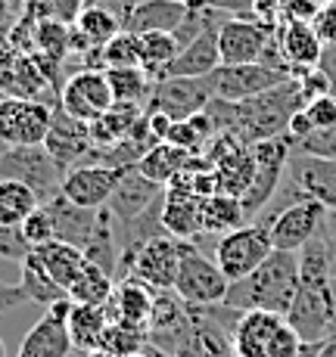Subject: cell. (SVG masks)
Returning <instances> with one entry per match:
<instances>
[{"label": "cell", "instance_id": "obj_1", "mask_svg": "<svg viewBox=\"0 0 336 357\" xmlns=\"http://www.w3.org/2000/svg\"><path fill=\"white\" fill-rule=\"evenodd\" d=\"M299 286H302V280H299V255L296 252L274 249L249 277L231 283L224 305L237 307V311L286 314L293 298H296Z\"/></svg>", "mask_w": 336, "mask_h": 357}, {"label": "cell", "instance_id": "obj_2", "mask_svg": "<svg viewBox=\"0 0 336 357\" xmlns=\"http://www.w3.org/2000/svg\"><path fill=\"white\" fill-rule=\"evenodd\" d=\"M302 345L286 314L277 311H243L234 326L237 357H299Z\"/></svg>", "mask_w": 336, "mask_h": 357}, {"label": "cell", "instance_id": "obj_3", "mask_svg": "<svg viewBox=\"0 0 336 357\" xmlns=\"http://www.w3.org/2000/svg\"><path fill=\"white\" fill-rule=\"evenodd\" d=\"M193 249V243L187 239H175V236H156L147 239L143 245H122V277H137L140 283H147L149 289L166 292L175 286L177 267H181L184 255Z\"/></svg>", "mask_w": 336, "mask_h": 357}, {"label": "cell", "instance_id": "obj_4", "mask_svg": "<svg viewBox=\"0 0 336 357\" xmlns=\"http://www.w3.org/2000/svg\"><path fill=\"white\" fill-rule=\"evenodd\" d=\"M66 171L41 146H3L0 149V181H19L38 193L41 202H50L63 190Z\"/></svg>", "mask_w": 336, "mask_h": 357}, {"label": "cell", "instance_id": "obj_5", "mask_svg": "<svg viewBox=\"0 0 336 357\" xmlns=\"http://www.w3.org/2000/svg\"><path fill=\"white\" fill-rule=\"evenodd\" d=\"M327 218H330V208H327V205H321L318 199H312V196H302V199H293V202L284 205L277 215H271L268 221H258V224L268 227L274 249L299 252L308 239L318 236L321 227L327 224Z\"/></svg>", "mask_w": 336, "mask_h": 357}, {"label": "cell", "instance_id": "obj_6", "mask_svg": "<svg viewBox=\"0 0 336 357\" xmlns=\"http://www.w3.org/2000/svg\"><path fill=\"white\" fill-rule=\"evenodd\" d=\"M274 252L271 233L265 224H243V227L224 233L215 245V264L224 271V277L234 283L243 280Z\"/></svg>", "mask_w": 336, "mask_h": 357}, {"label": "cell", "instance_id": "obj_7", "mask_svg": "<svg viewBox=\"0 0 336 357\" xmlns=\"http://www.w3.org/2000/svg\"><path fill=\"white\" fill-rule=\"evenodd\" d=\"M50 102L25 97H0V143L3 146H41L53 121Z\"/></svg>", "mask_w": 336, "mask_h": 357}, {"label": "cell", "instance_id": "obj_8", "mask_svg": "<svg viewBox=\"0 0 336 357\" xmlns=\"http://www.w3.org/2000/svg\"><path fill=\"white\" fill-rule=\"evenodd\" d=\"M290 326L299 333L305 345H321L336 333V307L330 298V283L327 286H299L290 311H286Z\"/></svg>", "mask_w": 336, "mask_h": 357}, {"label": "cell", "instance_id": "obj_9", "mask_svg": "<svg viewBox=\"0 0 336 357\" xmlns=\"http://www.w3.org/2000/svg\"><path fill=\"white\" fill-rule=\"evenodd\" d=\"M171 289L177 292L181 301H187V305H221V301L228 298L231 280L224 277V271L212 258L190 249L187 255H184L181 267H177V277H175Z\"/></svg>", "mask_w": 336, "mask_h": 357}, {"label": "cell", "instance_id": "obj_10", "mask_svg": "<svg viewBox=\"0 0 336 357\" xmlns=\"http://www.w3.org/2000/svg\"><path fill=\"white\" fill-rule=\"evenodd\" d=\"M271 40H274V29L258 22L256 16H234V19L218 22V53H221V66L258 63Z\"/></svg>", "mask_w": 336, "mask_h": 357}, {"label": "cell", "instance_id": "obj_11", "mask_svg": "<svg viewBox=\"0 0 336 357\" xmlns=\"http://www.w3.org/2000/svg\"><path fill=\"white\" fill-rule=\"evenodd\" d=\"M290 75L268 68L265 63H240V66H218L209 75L212 81V97L215 100H228V102H243L252 100L258 93L277 87L280 81H286Z\"/></svg>", "mask_w": 336, "mask_h": 357}, {"label": "cell", "instance_id": "obj_12", "mask_svg": "<svg viewBox=\"0 0 336 357\" xmlns=\"http://www.w3.org/2000/svg\"><path fill=\"white\" fill-rule=\"evenodd\" d=\"M112 87L106 81V72H100V68H81L59 87V106L87 125L97 121L106 109H112Z\"/></svg>", "mask_w": 336, "mask_h": 357}, {"label": "cell", "instance_id": "obj_13", "mask_svg": "<svg viewBox=\"0 0 336 357\" xmlns=\"http://www.w3.org/2000/svg\"><path fill=\"white\" fill-rule=\"evenodd\" d=\"M212 102L209 78H159L149 93L147 112H166L168 119L181 121L203 112Z\"/></svg>", "mask_w": 336, "mask_h": 357}, {"label": "cell", "instance_id": "obj_14", "mask_svg": "<svg viewBox=\"0 0 336 357\" xmlns=\"http://www.w3.org/2000/svg\"><path fill=\"white\" fill-rule=\"evenodd\" d=\"M97 146L91 137V125L75 115H68L63 106L53 109V121H50V130H47V140H44V149L50 153V159L59 165L63 171L68 168H78L81 162L91 155V149Z\"/></svg>", "mask_w": 336, "mask_h": 357}, {"label": "cell", "instance_id": "obj_15", "mask_svg": "<svg viewBox=\"0 0 336 357\" xmlns=\"http://www.w3.org/2000/svg\"><path fill=\"white\" fill-rule=\"evenodd\" d=\"M162 224L175 239H196L203 233V196L193 193L190 171L177 174L166 187V205H162Z\"/></svg>", "mask_w": 336, "mask_h": 357}, {"label": "cell", "instance_id": "obj_16", "mask_svg": "<svg viewBox=\"0 0 336 357\" xmlns=\"http://www.w3.org/2000/svg\"><path fill=\"white\" fill-rule=\"evenodd\" d=\"M149 345L175 357L177 348L190 339V307L177 298L175 289L156 292L153 314H149Z\"/></svg>", "mask_w": 336, "mask_h": 357}, {"label": "cell", "instance_id": "obj_17", "mask_svg": "<svg viewBox=\"0 0 336 357\" xmlns=\"http://www.w3.org/2000/svg\"><path fill=\"white\" fill-rule=\"evenodd\" d=\"M122 171L125 168H112V165H78V168H68L59 193L68 202L81 205V208H103V205H109L115 187H119Z\"/></svg>", "mask_w": 336, "mask_h": 357}, {"label": "cell", "instance_id": "obj_18", "mask_svg": "<svg viewBox=\"0 0 336 357\" xmlns=\"http://www.w3.org/2000/svg\"><path fill=\"white\" fill-rule=\"evenodd\" d=\"M68 307H72L68 298L47 307V314L22 339L16 357H68L72 354L75 348H72V339H68Z\"/></svg>", "mask_w": 336, "mask_h": 357}, {"label": "cell", "instance_id": "obj_19", "mask_svg": "<svg viewBox=\"0 0 336 357\" xmlns=\"http://www.w3.org/2000/svg\"><path fill=\"white\" fill-rule=\"evenodd\" d=\"M290 168V183L296 190H302L305 196L318 199L321 205H327L336 211V159H318V155H305L293 146V155L286 162Z\"/></svg>", "mask_w": 336, "mask_h": 357}, {"label": "cell", "instance_id": "obj_20", "mask_svg": "<svg viewBox=\"0 0 336 357\" xmlns=\"http://www.w3.org/2000/svg\"><path fill=\"white\" fill-rule=\"evenodd\" d=\"M162 190L166 187H159V183H153L149 177H143L137 165H128V168L122 171V181H119V187H115L112 199H109V211H112L122 224H131L137 215H143V211L162 196Z\"/></svg>", "mask_w": 336, "mask_h": 357}, {"label": "cell", "instance_id": "obj_21", "mask_svg": "<svg viewBox=\"0 0 336 357\" xmlns=\"http://www.w3.org/2000/svg\"><path fill=\"white\" fill-rule=\"evenodd\" d=\"M218 66H221V53H218V25L209 22L200 38H193L187 47H181L175 63L168 66L166 78H209Z\"/></svg>", "mask_w": 336, "mask_h": 357}, {"label": "cell", "instance_id": "obj_22", "mask_svg": "<svg viewBox=\"0 0 336 357\" xmlns=\"http://www.w3.org/2000/svg\"><path fill=\"white\" fill-rule=\"evenodd\" d=\"M277 44H280L284 59L293 68V78H299L305 68L321 66V56H324V44H321L318 31H314V25L305 22V19H290V22L284 25V31H280Z\"/></svg>", "mask_w": 336, "mask_h": 357}, {"label": "cell", "instance_id": "obj_23", "mask_svg": "<svg viewBox=\"0 0 336 357\" xmlns=\"http://www.w3.org/2000/svg\"><path fill=\"white\" fill-rule=\"evenodd\" d=\"M53 215V224H57V239L75 245V249L85 252L87 243H91L94 230H97V221H100V208H81V205L68 202V199L59 193L53 196L50 202H44Z\"/></svg>", "mask_w": 336, "mask_h": 357}, {"label": "cell", "instance_id": "obj_24", "mask_svg": "<svg viewBox=\"0 0 336 357\" xmlns=\"http://www.w3.org/2000/svg\"><path fill=\"white\" fill-rule=\"evenodd\" d=\"M156 289L140 283L137 277H122L115 283V292L106 305L109 320H125V324H140L149 326V314H153Z\"/></svg>", "mask_w": 336, "mask_h": 357}, {"label": "cell", "instance_id": "obj_25", "mask_svg": "<svg viewBox=\"0 0 336 357\" xmlns=\"http://www.w3.org/2000/svg\"><path fill=\"white\" fill-rule=\"evenodd\" d=\"M190 0H140L125 22V31H175L187 19Z\"/></svg>", "mask_w": 336, "mask_h": 357}, {"label": "cell", "instance_id": "obj_26", "mask_svg": "<svg viewBox=\"0 0 336 357\" xmlns=\"http://www.w3.org/2000/svg\"><path fill=\"white\" fill-rule=\"evenodd\" d=\"M34 258L44 264V271L50 273V277L57 280L66 292H68V286L78 280V273L85 271V264H87L85 252L63 243V239H50V243L38 245V249H34Z\"/></svg>", "mask_w": 336, "mask_h": 357}, {"label": "cell", "instance_id": "obj_27", "mask_svg": "<svg viewBox=\"0 0 336 357\" xmlns=\"http://www.w3.org/2000/svg\"><path fill=\"white\" fill-rule=\"evenodd\" d=\"M190 159H193V153L175 146V143H156V146L149 149L140 162H137V168H140V174L149 177L153 183L168 187L177 174H184V171H187Z\"/></svg>", "mask_w": 336, "mask_h": 357}, {"label": "cell", "instance_id": "obj_28", "mask_svg": "<svg viewBox=\"0 0 336 357\" xmlns=\"http://www.w3.org/2000/svg\"><path fill=\"white\" fill-rule=\"evenodd\" d=\"M106 326H109L106 307H94V305L68 307V339H72V348H78V351L87 354L94 348H100Z\"/></svg>", "mask_w": 336, "mask_h": 357}, {"label": "cell", "instance_id": "obj_29", "mask_svg": "<svg viewBox=\"0 0 336 357\" xmlns=\"http://www.w3.org/2000/svg\"><path fill=\"white\" fill-rule=\"evenodd\" d=\"M147 112L143 106H134V102H112V109L100 115L97 121H91V137L97 146H115L122 143L131 128L140 121V115Z\"/></svg>", "mask_w": 336, "mask_h": 357}, {"label": "cell", "instance_id": "obj_30", "mask_svg": "<svg viewBox=\"0 0 336 357\" xmlns=\"http://www.w3.org/2000/svg\"><path fill=\"white\" fill-rule=\"evenodd\" d=\"M137 38H140V68H147L153 81L166 78L168 66L181 53V40L175 38V31H143Z\"/></svg>", "mask_w": 336, "mask_h": 357}, {"label": "cell", "instance_id": "obj_31", "mask_svg": "<svg viewBox=\"0 0 336 357\" xmlns=\"http://www.w3.org/2000/svg\"><path fill=\"white\" fill-rule=\"evenodd\" d=\"M112 292H115V277L109 271H103V267L87 261L85 271L78 273V280L68 286V301H72V305L106 307L109 298H112Z\"/></svg>", "mask_w": 336, "mask_h": 357}, {"label": "cell", "instance_id": "obj_32", "mask_svg": "<svg viewBox=\"0 0 336 357\" xmlns=\"http://www.w3.org/2000/svg\"><path fill=\"white\" fill-rule=\"evenodd\" d=\"M19 286H22V292L29 295V301H38V305H44V307L68 298V292L44 271V264L34 258V252L19 264Z\"/></svg>", "mask_w": 336, "mask_h": 357}, {"label": "cell", "instance_id": "obj_33", "mask_svg": "<svg viewBox=\"0 0 336 357\" xmlns=\"http://www.w3.org/2000/svg\"><path fill=\"white\" fill-rule=\"evenodd\" d=\"M249 221L240 196L215 193L203 199V233H231Z\"/></svg>", "mask_w": 336, "mask_h": 357}, {"label": "cell", "instance_id": "obj_34", "mask_svg": "<svg viewBox=\"0 0 336 357\" xmlns=\"http://www.w3.org/2000/svg\"><path fill=\"white\" fill-rule=\"evenodd\" d=\"M115 221H119V218L109 211V205H103L97 230H94L91 243H87V249H85V258L91 261V264L103 267V271H109L112 277H115V267H119V261H122V249L115 245Z\"/></svg>", "mask_w": 336, "mask_h": 357}, {"label": "cell", "instance_id": "obj_35", "mask_svg": "<svg viewBox=\"0 0 336 357\" xmlns=\"http://www.w3.org/2000/svg\"><path fill=\"white\" fill-rule=\"evenodd\" d=\"M106 81L112 87L115 102H134V106L147 109L149 93H153L156 81L147 75V68L131 66V68H106Z\"/></svg>", "mask_w": 336, "mask_h": 357}, {"label": "cell", "instance_id": "obj_36", "mask_svg": "<svg viewBox=\"0 0 336 357\" xmlns=\"http://www.w3.org/2000/svg\"><path fill=\"white\" fill-rule=\"evenodd\" d=\"M41 205L38 193L19 181H0V227H22V221Z\"/></svg>", "mask_w": 336, "mask_h": 357}, {"label": "cell", "instance_id": "obj_37", "mask_svg": "<svg viewBox=\"0 0 336 357\" xmlns=\"http://www.w3.org/2000/svg\"><path fill=\"white\" fill-rule=\"evenodd\" d=\"M149 345V329L140 324H125V320H109L106 333H103V345L115 357H131L140 354Z\"/></svg>", "mask_w": 336, "mask_h": 357}, {"label": "cell", "instance_id": "obj_38", "mask_svg": "<svg viewBox=\"0 0 336 357\" xmlns=\"http://www.w3.org/2000/svg\"><path fill=\"white\" fill-rule=\"evenodd\" d=\"M75 25H78V31L85 34L94 47H106L115 34L125 29L115 13L103 10V6H97V3H85V10H81V16L75 19Z\"/></svg>", "mask_w": 336, "mask_h": 357}, {"label": "cell", "instance_id": "obj_39", "mask_svg": "<svg viewBox=\"0 0 336 357\" xmlns=\"http://www.w3.org/2000/svg\"><path fill=\"white\" fill-rule=\"evenodd\" d=\"M68 34H72V25L59 22V19H41L38 29H34V53L53 59V63H63L68 56Z\"/></svg>", "mask_w": 336, "mask_h": 357}, {"label": "cell", "instance_id": "obj_40", "mask_svg": "<svg viewBox=\"0 0 336 357\" xmlns=\"http://www.w3.org/2000/svg\"><path fill=\"white\" fill-rule=\"evenodd\" d=\"M131 66H140V38L134 31L122 29L103 47V72L106 68H131Z\"/></svg>", "mask_w": 336, "mask_h": 357}, {"label": "cell", "instance_id": "obj_41", "mask_svg": "<svg viewBox=\"0 0 336 357\" xmlns=\"http://www.w3.org/2000/svg\"><path fill=\"white\" fill-rule=\"evenodd\" d=\"M22 233H25V239L31 243V249H38V245L57 239V224H53V215H50V208H47L44 202H41L38 208H34L31 215L22 221Z\"/></svg>", "mask_w": 336, "mask_h": 357}, {"label": "cell", "instance_id": "obj_42", "mask_svg": "<svg viewBox=\"0 0 336 357\" xmlns=\"http://www.w3.org/2000/svg\"><path fill=\"white\" fill-rule=\"evenodd\" d=\"M293 146H296L299 153H305V155H318V159H336V125L308 130L302 140H296Z\"/></svg>", "mask_w": 336, "mask_h": 357}, {"label": "cell", "instance_id": "obj_43", "mask_svg": "<svg viewBox=\"0 0 336 357\" xmlns=\"http://www.w3.org/2000/svg\"><path fill=\"white\" fill-rule=\"evenodd\" d=\"M31 252L34 249L29 239H25L22 227H0V258L3 261H19L22 264Z\"/></svg>", "mask_w": 336, "mask_h": 357}, {"label": "cell", "instance_id": "obj_44", "mask_svg": "<svg viewBox=\"0 0 336 357\" xmlns=\"http://www.w3.org/2000/svg\"><path fill=\"white\" fill-rule=\"evenodd\" d=\"M302 115L308 119L312 130L314 128H330V125H336V97H333V93H324V97L305 102Z\"/></svg>", "mask_w": 336, "mask_h": 357}, {"label": "cell", "instance_id": "obj_45", "mask_svg": "<svg viewBox=\"0 0 336 357\" xmlns=\"http://www.w3.org/2000/svg\"><path fill=\"white\" fill-rule=\"evenodd\" d=\"M312 25H314V31H318L321 44L336 47V0H330V3L321 6V10H314Z\"/></svg>", "mask_w": 336, "mask_h": 357}, {"label": "cell", "instance_id": "obj_46", "mask_svg": "<svg viewBox=\"0 0 336 357\" xmlns=\"http://www.w3.org/2000/svg\"><path fill=\"white\" fill-rule=\"evenodd\" d=\"M205 10H218V13H234V16H252L256 0H196Z\"/></svg>", "mask_w": 336, "mask_h": 357}, {"label": "cell", "instance_id": "obj_47", "mask_svg": "<svg viewBox=\"0 0 336 357\" xmlns=\"http://www.w3.org/2000/svg\"><path fill=\"white\" fill-rule=\"evenodd\" d=\"M29 301V295L22 292V286H3L0 283V314H6L10 307H19Z\"/></svg>", "mask_w": 336, "mask_h": 357}, {"label": "cell", "instance_id": "obj_48", "mask_svg": "<svg viewBox=\"0 0 336 357\" xmlns=\"http://www.w3.org/2000/svg\"><path fill=\"white\" fill-rule=\"evenodd\" d=\"M147 121H149V130H153V134L166 143L168 140V130H171V125H175V119H168L166 112H147Z\"/></svg>", "mask_w": 336, "mask_h": 357}, {"label": "cell", "instance_id": "obj_49", "mask_svg": "<svg viewBox=\"0 0 336 357\" xmlns=\"http://www.w3.org/2000/svg\"><path fill=\"white\" fill-rule=\"evenodd\" d=\"M321 68L327 72L333 84V93H336V47H324V56H321Z\"/></svg>", "mask_w": 336, "mask_h": 357}, {"label": "cell", "instance_id": "obj_50", "mask_svg": "<svg viewBox=\"0 0 336 357\" xmlns=\"http://www.w3.org/2000/svg\"><path fill=\"white\" fill-rule=\"evenodd\" d=\"M318 357H336V335H330V339H327V342H321Z\"/></svg>", "mask_w": 336, "mask_h": 357}, {"label": "cell", "instance_id": "obj_51", "mask_svg": "<svg viewBox=\"0 0 336 357\" xmlns=\"http://www.w3.org/2000/svg\"><path fill=\"white\" fill-rule=\"evenodd\" d=\"M85 357H115L112 351H106V348H94V351H87Z\"/></svg>", "mask_w": 336, "mask_h": 357}, {"label": "cell", "instance_id": "obj_52", "mask_svg": "<svg viewBox=\"0 0 336 357\" xmlns=\"http://www.w3.org/2000/svg\"><path fill=\"white\" fill-rule=\"evenodd\" d=\"M330 298H333V307H336V277L330 280Z\"/></svg>", "mask_w": 336, "mask_h": 357}, {"label": "cell", "instance_id": "obj_53", "mask_svg": "<svg viewBox=\"0 0 336 357\" xmlns=\"http://www.w3.org/2000/svg\"><path fill=\"white\" fill-rule=\"evenodd\" d=\"M0 357H6V345H3V339H0Z\"/></svg>", "mask_w": 336, "mask_h": 357}, {"label": "cell", "instance_id": "obj_54", "mask_svg": "<svg viewBox=\"0 0 336 357\" xmlns=\"http://www.w3.org/2000/svg\"><path fill=\"white\" fill-rule=\"evenodd\" d=\"M131 357H149V351H147V348H143V351H140V354H131Z\"/></svg>", "mask_w": 336, "mask_h": 357}, {"label": "cell", "instance_id": "obj_55", "mask_svg": "<svg viewBox=\"0 0 336 357\" xmlns=\"http://www.w3.org/2000/svg\"><path fill=\"white\" fill-rule=\"evenodd\" d=\"M0 47H3V38H0Z\"/></svg>", "mask_w": 336, "mask_h": 357}]
</instances>
